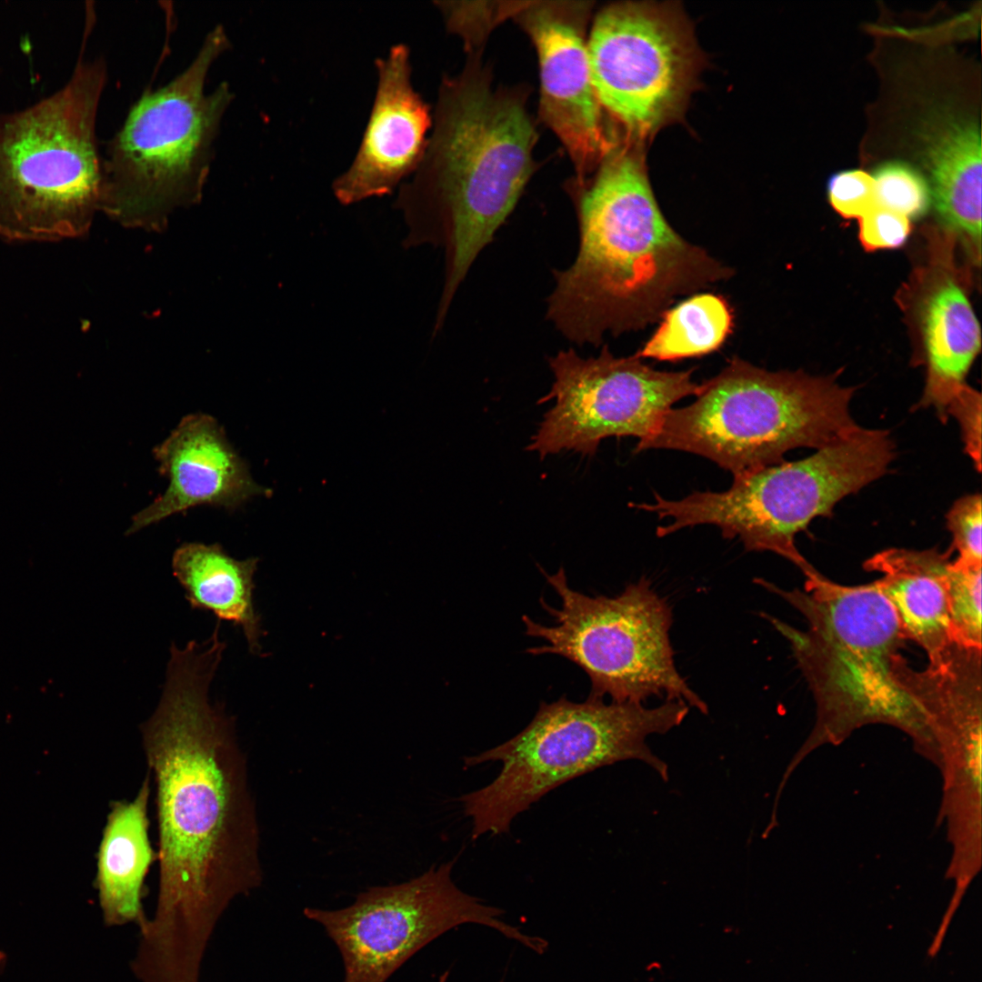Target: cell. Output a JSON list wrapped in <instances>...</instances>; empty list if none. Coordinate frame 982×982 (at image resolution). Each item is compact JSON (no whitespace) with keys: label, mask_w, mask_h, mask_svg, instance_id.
Segmentation results:
<instances>
[{"label":"cell","mask_w":982,"mask_h":982,"mask_svg":"<svg viewBox=\"0 0 982 982\" xmlns=\"http://www.w3.org/2000/svg\"><path fill=\"white\" fill-rule=\"evenodd\" d=\"M150 772L132 801L112 803L97 853L96 887L107 925L145 922V877L157 859L149 840Z\"/></svg>","instance_id":"obj_19"},{"label":"cell","mask_w":982,"mask_h":982,"mask_svg":"<svg viewBox=\"0 0 982 982\" xmlns=\"http://www.w3.org/2000/svg\"><path fill=\"white\" fill-rule=\"evenodd\" d=\"M653 335L635 354L639 358L676 361L717 350L733 329V314L720 296L696 294L666 309Z\"/></svg>","instance_id":"obj_21"},{"label":"cell","mask_w":982,"mask_h":982,"mask_svg":"<svg viewBox=\"0 0 982 982\" xmlns=\"http://www.w3.org/2000/svg\"><path fill=\"white\" fill-rule=\"evenodd\" d=\"M827 189L830 205L844 218L860 219L878 205L873 176L860 169L832 175Z\"/></svg>","instance_id":"obj_26"},{"label":"cell","mask_w":982,"mask_h":982,"mask_svg":"<svg viewBox=\"0 0 982 982\" xmlns=\"http://www.w3.org/2000/svg\"><path fill=\"white\" fill-rule=\"evenodd\" d=\"M230 45L217 25L183 72L132 105L102 157L101 212L125 226L161 231L175 210L200 202L234 96L227 82L206 93L205 81Z\"/></svg>","instance_id":"obj_6"},{"label":"cell","mask_w":982,"mask_h":982,"mask_svg":"<svg viewBox=\"0 0 982 982\" xmlns=\"http://www.w3.org/2000/svg\"><path fill=\"white\" fill-rule=\"evenodd\" d=\"M804 459L781 462L734 476L723 492H696L679 500L656 494L654 503L632 506L669 518L660 537L696 525H713L748 551H770L798 567L817 570L796 546L797 534L836 504L882 476L895 457L887 431L859 426Z\"/></svg>","instance_id":"obj_9"},{"label":"cell","mask_w":982,"mask_h":982,"mask_svg":"<svg viewBox=\"0 0 982 982\" xmlns=\"http://www.w3.org/2000/svg\"><path fill=\"white\" fill-rule=\"evenodd\" d=\"M561 600L541 605L554 625L522 616L526 634L546 644L528 648L533 656H561L583 669L591 682L589 696L643 704L651 696L679 701L707 714L675 665L669 631L672 611L646 578L613 597L589 596L572 589L563 567L553 575L540 568Z\"/></svg>","instance_id":"obj_10"},{"label":"cell","mask_w":982,"mask_h":982,"mask_svg":"<svg viewBox=\"0 0 982 982\" xmlns=\"http://www.w3.org/2000/svg\"><path fill=\"white\" fill-rule=\"evenodd\" d=\"M587 11L583 3L528 2L516 15L537 53L540 116L566 147L576 185L616 146L592 84L585 38Z\"/></svg>","instance_id":"obj_14"},{"label":"cell","mask_w":982,"mask_h":982,"mask_svg":"<svg viewBox=\"0 0 982 982\" xmlns=\"http://www.w3.org/2000/svg\"><path fill=\"white\" fill-rule=\"evenodd\" d=\"M548 365L554 381L538 403L554 405L526 446L541 459L562 451L592 456L612 436L644 441L676 402L700 390L692 370H656L636 355L616 357L607 346L586 358L561 350Z\"/></svg>","instance_id":"obj_13"},{"label":"cell","mask_w":982,"mask_h":982,"mask_svg":"<svg viewBox=\"0 0 982 982\" xmlns=\"http://www.w3.org/2000/svg\"><path fill=\"white\" fill-rule=\"evenodd\" d=\"M165 491L131 519L132 535L173 515L207 505L234 510L270 491L252 477L246 461L210 415L184 416L153 450Z\"/></svg>","instance_id":"obj_16"},{"label":"cell","mask_w":982,"mask_h":982,"mask_svg":"<svg viewBox=\"0 0 982 982\" xmlns=\"http://www.w3.org/2000/svg\"><path fill=\"white\" fill-rule=\"evenodd\" d=\"M981 403L980 393L965 385L947 408V416H954L960 425L965 449L978 472L981 467Z\"/></svg>","instance_id":"obj_28"},{"label":"cell","mask_w":982,"mask_h":982,"mask_svg":"<svg viewBox=\"0 0 982 982\" xmlns=\"http://www.w3.org/2000/svg\"><path fill=\"white\" fill-rule=\"evenodd\" d=\"M258 558L239 560L219 544L186 542L172 556L173 575L194 609L239 626L254 655L261 652V618L254 605Z\"/></svg>","instance_id":"obj_20"},{"label":"cell","mask_w":982,"mask_h":982,"mask_svg":"<svg viewBox=\"0 0 982 982\" xmlns=\"http://www.w3.org/2000/svg\"><path fill=\"white\" fill-rule=\"evenodd\" d=\"M102 57H79L53 94L0 114V238L53 242L85 235L102 200L97 112Z\"/></svg>","instance_id":"obj_5"},{"label":"cell","mask_w":982,"mask_h":982,"mask_svg":"<svg viewBox=\"0 0 982 982\" xmlns=\"http://www.w3.org/2000/svg\"><path fill=\"white\" fill-rule=\"evenodd\" d=\"M225 649L217 637L173 644L159 704L140 726L155 784L159 887L136 958L168 979L198 976L219 916L263 881L246 757L235 719L208 697Z\"/></svg>","instance_id":"obj_1"},{"label":"cell","mask_w":982,"mask_h":982,"mask_svg":"<svg viewBox=\"0 0 982 982\" xmlns=\"http://www.w3.org/2000/svg\"><path fill=\"white\" fill-rule=\"evenodd\" d=\"M688 711L689 706L679 701H665L656 707L607 704L590 696L582 703L565 697L541 703L517 735L464 757L466 767L502 764L491 783L459 798L472 822V838L507 833L513 820L549 791L616 762L642 761L667 781V765L650 750L646 739L678 726Z\"/></svg>","instance_id":"obj_8"},{"label":"cell","mask_w":982,"mask_h":982,"mask_svg":"<svg viewBox=\"0 0 982 982\" xmlns=\"http://www.w3.org/2000/svg\"><path fill=\"white\" fill-rule=\"evenodd\" d=\"M455 860L432 866L410 880L376 886L340 909L306 907L342 957V982H386L412 956L457 926L475 923L496 929L537 953L546 942L501 921L503 910L479 902L452 879Z\"/></svg>","instance_id":"obj_12"},{"label":"cell","mask_w":982,"mask_h":982,"mask_svg":"<svg viewBox=\"0 0 982 982\" xmlns=\"http://www.w3.org/2000/svg\"><path fill=\"white\" fill-rule=\"evenodd\" d=\"M525 104L516 90L493 87L487 70L471 58L461 74L443 79L423 158L399 188L404 247L445 252L438 323L533 173L536 134Z\"/></svg>","instance_id":"obj_3"},{"label":"cell","mask_w":982,"mask_h":982,"mask_svg":"<svg viewBox=\"0 0 982 982\" xmlns=\"http://www.w3.org/2000/svg\"><path fill=\"white\" fill-rule=\"evenodd\" d=\"M854 390L836 377L768 371L733 357L700 384L691 405L668 410L635 450L689 452L734 476L744 475L781 463L791 449H818L855 429Z\"/></svg>","instance_id":"obj_7"},{"label":"cell","mask_w":982,"mask_h":982,"mask_svg":"<svg viewBox=\"0 0 982 982\" xmlns=\"http://www.w3.org/2000/svg\"><path fill=\"white\" fill-rule=\"evenodd\" d=\"M922 274L917 324L927 366L918 406L936 409L947 419L950 402L966 385L965 377L980 350L977 318L953 263L936 253Z\"/></svg>","instance_id":"obj_17"},{"label":"cell","mask_w":982,"mask_h":982,"mask_svg":"<svg viewBox=\"0 0 982 982\" xmlns=\"http://www.w3.org/2000/svg\"><path fill=\"white\" fill-rule=\"evenodd\" d=\"M597 100L633 138L683 115L703 58L676 6L623 3L598 13L587 41Z\"/></svg>","instance_id":"obj_11"},{"label":"cell","mask_w":982,"mask_h":982,"mask_svg":"<svg viewBox=\"0 0 982 982\" xmlns=\"http://www.w3.org/2000/svg\"><path fill=\"white\" fill-rule=\"evenodd\" d=\"M981 504L979 494L965 496L953 504L947 515L952 546L958 554L955 561L958 563L982 566Z\"/></svg>","instance_id":"obj_25"},{"label":"cell","mask_w":982,"mask_h":982,"mask_svg":"<svg viewBox=\"0 0 982 982\" xmlns=\"http://www.w3.org/2000/svg\"><path fill=\"white\" fill-rule=\"evenodd\" d=\"M2 959H3V954L0 952V962L2 961Z\"/></svg>","instance_id":"obj_29"},{"label":"cell","mask_w":982,"mask_h":982,"mask_svg":"<svg viewBox=\"0 0 982 982\" xmlns=\"http://www.w3.org/2000/svg\"><path fill=\"white\" fill-rule=\"evenodd\" d=\"M805 618L794 627L764 615L788 641L817 706L812 741L843 738L870 723L899 727L934 744L929 717L901 656L905 640L895 611L876 583L837 584L817 571L804 588L784 590L764 579Z\"/></svg>","instance_id":"obj_4"},{"label":"cell","mask_w":982,"mask_h":982,"mask_svg":"<svg viewBox=\"0 0 982 982\" xmlns=\"http://www.w3.org/2000/svg\"><path fill=\"white\" fill-rule=\"evenodd\" d=\"M445 15L450 30L460 35L468 50L474 51L481 45L488 32L498 23L511 15H516L527 2L498 3V5H474L466 2H436Z\"/></svg>","instance_id":"obj_24"},{"label":"cell","mask_w":982,"mask_h":982,"mask_svg":"<svg viewBox=\"0 0 982 982\" xmlns=\"http://www.w3.org/2000/svg\"><path fill=\"white\" fill-rule=\"evenodd\" d=\"M982 566L951 561L947 571V597L954 643L981 649Z\"/></svg>","instance_id":"obj_22"},{"label":"cell","mask_w":982,"mask_h":982,"mask_svg":"<svg viewBox=\"0 0 982 982\" xmlns=\"http://www.w3.org/2000/svg\"><path fill=\"white\" fill-rule=\"evenodd\" d=\"M877 204L906 217L918 218L929 208L930 186L924 175L908 163L889 161L875 169Z\"/></svg>","instance_id":"obj_23"},{"label":"cell","mask_w":982,"mask_h":982,"mask_svg":"<svg viewBox=\"0 0 982 982\" xmlns=\"http://www.w3.org/2000/svg\"><path fill=\"white\" fill-rule=\"evenodd\" d=\"M948 553L936 549L888 548L865 561L864 568L877 572V586L897 616L905 639L915 641L928 662L943 656L951 637L947 597Z\"/></svg>","instance_id":"obj_18"},{"label":"cell","mask_w":982,"mask_h":982,"mask_svg":"<svg viewBox=\"0 0 982 982\" xmlns=\"http://www.w3.org/2000/svg\"><path fill=\"white\" fill-rule=\"evenodd\" d=\"M377 86L356 155L333 182L337 201L349 205L389 195L417 169L432 119L411 83L410 52L392 46L376 61Z\"/></svg>","instance_id":"obj_15"},{"label":"cell","mask_w":982,"mask_h":982,"mask_svg":"<svg viewBox=\"0 0 982 982\" xmlns=\"http://www.w3.org/2000/svg\"><path fill=\"white\" fill-rule=\"evenodd\" d=\"M573 196L578 252L566 269L554 270L546 315L576 345L642 328L677 296L734 274L666 221L637 147L615 146Z\"/></svg>","instance_id":"obj_2"},{"label":"cell","mask_w":982,"mask_h":982,"mask_svg":"<svg viewBox=\"0 0 982 982\" xmlns=\"http://www.w3.org/2000/svg\"><path fill=\"white\" fill-rule=\"evenodd\" d=\"M859 220V240L868 251L901 246L910 233L905 215L877 205Z\"/></svg>","instance_id":"obj_27"}]
</instances>
